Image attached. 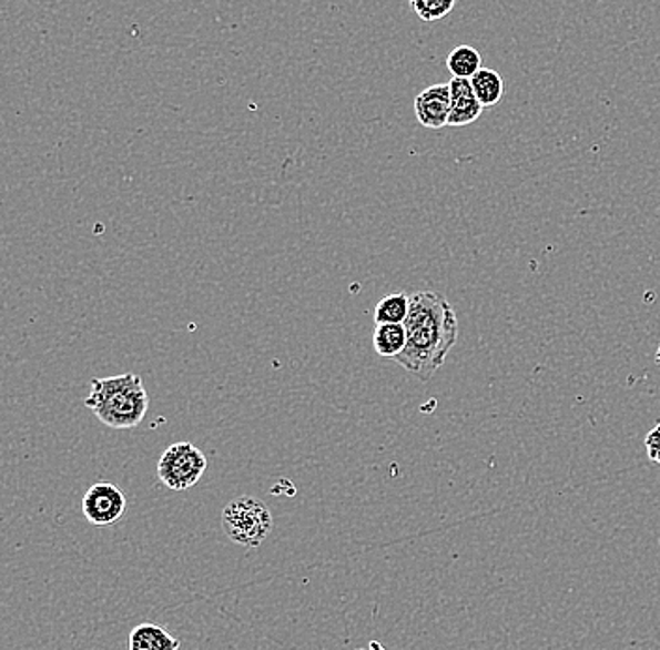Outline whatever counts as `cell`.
<instances>
[{
	"mask_svg": "<svg viewBox=\"0 0 660 650\" xmlns=\"http://www.w3.org/2000/svg\"><path fill=\"white\" fill-rule=\"evenodd\" d=\"M407 345L396 362L417 379L430 380L445 364L458 339V317L450 302L436 291H417L409 296Z\"/></svg>",
	"mask_w": 660,
	"mask_h": 650,
	"instance_id": "1",
	"label": "cell"
},
{
	"mask_svg": "<svg viewBox=\"0 0 660 650\" xmlns=\"http://www.w3.org/2000/svg\"><path fill=\"white\" fill-rule=\"evenodd\" d=\"M91 386V396L85 399L87 409H91L108 428H138L145 418L151 399L140 375L103 377L92 380Z\"/></svg>",
	"mask_w": 660,
	"mask_h": 650,
	"instance_id": "2",
	"label": "cell"
},
{
	"mask_svg": "<svg viewBox=\"0 0 660 650\" xmlns=\"http://www.w3.org/2000/svg\"><path fill=\"white\" fill-rule=\"evenodd\" d=\"M222 527L225 536L236 546L260 548L273 530V516L263 500L238 497L225 506Z\"/></svg>",
	"mask_w": 660,
	"mask_h": 650,
	"instance_id": "3",
	"label": "cell"
},
{
	"mask_svg": "<svg viewBox=\"0 0 660 650\" xmlns=\"http://www.w3.org/2000/svg\"><path fill=\"white\" fill-rule=\"evenodd\" d=\"M209 461L205 454L192 443H175L158 461V478L171 491H186L200 484Z\"/></svg>",
	"mask_w": 660,
	"mask_h": 650,
	"instance_id": "4",
	"label": "cell"
},
{
	"mask_svg": "<svg viewBox=\"0 0 660 650\" xmlns=\"http://www.w3.org/2000/svg\"><path fill=\"white\" fill-rule=\"evenodd\" d=\"M83 514L94 527H110L126 514V495L110 483H98L87 489Z\"/></svg>",
	"mask_w": 660,
	"mask_h": 650,
	"instance_id": "5",
	"label": "cell"
},
{
	"mask_svg": "<svg viewBox=\"0 0 660 650\" xmlns=\"http://www.w3.org/2000/svg\"><path fill=\"white\" fill-rule=\"evenodd\" d=\"M415 115L420 126L439 130L448 126L450 116V87L448 83L431 84L415 98Z\"/></svg>",
	"mask_w": 660,
	"mask_h": 650,
	"instance_id": "6",
	"label": "cell"
},
{
	"mask_svg": "<svg viewBox=\"0 0 660 650\" xmlns=\"http://www.w3.org/2000/svg\"><path fill=\"white\" fill-rule=\"evenodd\" d=\"M450 116H448V126H467L475 121H479L483 115V103L473 91L469 79H450Z\"/></svg>",
	"mask_w": 660,
	"mask_h": 650,
	"instance_id": "7",
	"label": "cell"
},
{
	"mask_svg": "<svg viewBox=\"0 0 660 650\" xmlns=\"http://www.w3.org/2000/svg\"><path fill=\"white\" fill-rule=\"evenodd\" d=\"M130 650H179L181 641L158 624H140L130 632Z\"/></svg>",
	"mask_w": 660,
	"mask_h": 650,
	"instance_id": "8",
	"label": "cell"
},
{
	"mask_svg": "<svg viewBox=\"0 0 660 650\" xmlns=\"http://www.w3.org/2000/svg\"><path fill=\"white\" fill-rule=\"evenodd\" d=\"M407 332L404 325H376L374 349L383 358H398L406 351Z\"/></svg>",
	"mask_w": 660,
	"mask_h": 650,
	"instance_id": "9",
	"label": "cell"
},
{
	"mask_svg": "<svg viewBox=\"0 0 660 650\" xmlns=\"http://www.w3.org/2000/svg\"><path fill=\"white\" fill-rule=\"evenodd\" d=\"M471 87L483 108H494L504 100L505 83L504 78L490 68H483L477 75H473Z\"/></svg>",
	"mask_w": 660,
	"mask_h": 650,
	"instance_id": "10",
	"label": "cell"
},
{
	"mask_svg": "<svg viewBox=\"0 0 660 650\" xmlns=\"http://www.w3.org/2000/svg\"><path fill=\"white\" fill-rule=\"evenodd\" d=\"M409 295L406 293H393L383 296L374 309V323L376 325H404L409 315Z\"/></svg>",
	"mask_w": 660,
	"mask_h": 650,
	"instance_id": "11",
	"label": "cell"
},
{
	"mask_svg": "<svg viewBox=\"0 0 660 650\" xmlns=\"http://www.w3.org/2000/svg\"><path fill=\"white\" fill-rule=\"evenodd\" d=\"M447 68L455 79H471L483 70V57L471 45H458L448 53Z\"/></svg>",
	"mask_w": 660,
	"mask_h": 650,
	"instance_id": "12",
	"label": "cell"
},
{
	"mask_svg": "<svg viewBox=\"0 0 660 650\" xmlns=\"http://www.w3.org/2000/svg\"><path fill=\"white\" fill-rule=\"evenodd\" d=\"M455 0H413L412 8L423 21H437L455 10Z\"/></svg>",
	"mask_w": 660,
	"mask_h": 650,
	"instance_id": "13",
	"label": "cell"
},
{
	"mask_svg": "<svg viewBox=\"0 0 660 650\" xmlns=\"http://www.w3.org/2000/svg\"><path fill=\"white\" fill-rule=\"evenodd\" d=\"M646 450H648L649 459H653L654 464L660 465V422L646 437Z\"/></svg>",
	"mask_w": 660,
	"mask_h": 650,
	"instance_id": "14",
	"label": "cell"
},
{
	"mask_svg": "<svg viewBox=\"0 0 660 650\" xmlns=\"http://www.w3.org/2000/svg\"><path fill=\"white\" fill-rule=\"evenodd\" d=\"M368 650H385V649H383L382 643H376V641H374V643H369Z\"/></svg>",
	"mask_w": 660,
	"mask_h": 650,
	"instance_id": "15",
	"label": "cell"
},
{
	"mask_svg": "<svg viewBox=\"0 0 660 650\" xmlns=\"http://www.w3.org/2000/svg\"><path fill=\"white\" fill-rule=\"evenodd\" d=\"M654 358H657V364H659V366H660V344H659V349H657V355H654Z\"/></svg>",
	"mask_w": 660,
	"mask_h": 650,
	"instance_id": "16",
	"label": "cell"
}]
</instances>
